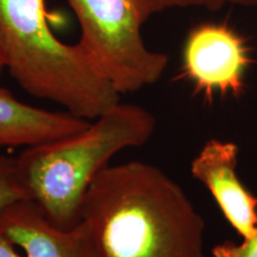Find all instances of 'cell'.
<instances>
[{
  "mask_svg": "<svg viewBox=\"0 0 257 257\" xmlns=\"http://www.w3.org/2000/svg\"><path fill=\"white\" fill-rule=\"evenodd\" d=\"M239 147L212 138L191 162L192 176L214 198L225 219L242 238L257 231V197L237 174Z\"/></svg>",
  "mask_w": 257,
  "mask_h": 257,
  "instance_id": "8992f818",
  "label": "cell"
},
{
  "mask_svg": "<svg viewBox=\"0 0 257 257\" xmlns=\"http://www.w3.org/2000/svg\"><path fill=\"white\" fill-rule=\"evenodd\" d=\"M0 257H25L22 250L0 230Z\"/></svg>",
  "mask_w": 257,
  "mask_h": 257,
  "instance_id": "7c38bea8",
  "label": "cell"
},
{
  "mask_svg": "<svg viewBox=\"0 0 257 257\" xmlns=\"http://www.w3.org/2000/svg\"><path fill=\"white\" fill-rule=\"evenodd\" d=\"M212 257H257V231L242 242L224 240L211 250Z\"/></svg>",
  "mask_w": 257,
  "mask_h": 257,
  "instance_id": "8fae6325",
  "label": "cell"
},
{
  "mask_svg": "<svg viewBox=\"0 0 257 257\" xmlns=\"http://www.w3.org/2000/svg\"><path fill=\"white\" fill-rule=\"evenodd\" d=\"M252 63L251 47L238 30L226 22H204L185 38L180 76L207 102L238 99Z\"/></svg>",
  "mask_w": 257,
  "mask_h": 257,
  "instance_id": "5b68a950",
  "label": "cell"
},
{
  "mask_svg": "<svg viewBox=\"0 0 257 257\" xmlns=\"http://www.w3.org/2000/svg\"><path fill=\"white\" fill-rule=\"evenodd\" d=\"M0 230L25 257H99L94 236L85 221L61 229L31 200L0 210Z\"/></svg>",
  "mask_w": 257,
  "mask_h": 257,
  "instance_id": "52a82bcc",
  "label": "cell"
},
{
  "mask_svg": "<svg viewBox=\"0 0 257 257\" xmlns=\"http://www.w3.org/2000/svg\"><path fill=\"white\" fill-rule=\"evenodd\" d=\"M5 69V67H4V63H3V61H2V57H0V75H2V73H3V70Z\"/></svg>",
  "mask_w": 257,
  "mask_h": 257,
  "instance_id": "4fadbf2b",
  "label": "cell"
},
{
  "mask_svg": "<svg viewBox=\"0 0 257 257\" xmlns=\"http://www.w3.org/2000/svg\"><path fill=\"white\" fill-rule=\"evenodd\" d=\"M80 28L78 44L87 62L119 94L137 92L162 78L165 53L147 47V19L138 0H66Z\"/></svg>",
  "mask_w": 257,
  "mask_h": 257,
  "instance_id": "277c9868",
  "label": "cell"
},
{
  "mask_svg": "<svg viewBox=\"0 0 257 257\" xmlns=\"http://www.w3.org/2000/svg\"><path fill=\"white\" fill-rule=\"evenodd\" d=\"M0 57L25 92L82 119H95L120 101L78 44L55 36L46 0H0Z\"/></svg>",
  "mask_w": 257,
  "mask_h": 257,
  "instance_id": "3957f363",
  "label": "cell"
},
{
  "mask_svg": "<svg viewBox=\"0 0 257 257\" xmlns=\"http://www.w3.org/2000/svg\"><path fill=\"white\" fill-rule=\"evenodd\" d=\"M89 124L69 112H53L18 100L0 86V148L32 147L76 134Z\"/></svg>",
  "mask_w": 257,
  "mask_h": 257,
  "instance_id": "ba28073f",
  "label": "cell"
},
{
  "mask_svg": "<svg viewBox=\"0 0 257 257\" xmlns=\"http://www.w3.org/2000/svg\"><path fill=\"white\" fill-rule=\"evenodd\" d=\"M22 200H30V197L19 173L17 156L0 153V210Z\"/></svg>",
  "mask_w": 257,
  "mask_h": 257,
  "instance_id": "9c48e42d",
  "label": "cell"
},
{
  "mask_svg": "<svg viewBox=\"0 0 257 257\" xmlns=\"http://www.w3.org/2000/svg\"><path fill=\"white\" fill-rule=\"evenodd\" d=\"M143 16L148 21L154 15L173 9L202 8L208 11H219L225 6L256 8L257 0H138Z\"/></svg>",
  "mask_w": 257,
  "mask_h": 257,
  "instance_id": "30bf717a",
  "label": "cell"
},
{
  "mask_svg": "<svg viewBox=\"0 0 257 257\" xmlns=\"http://www.w3.org/2000/svg\"><path fill=\"white\" fill-rule=\"evenodd\" d=\"M155 128L147 108L119 101L79 133L25 148L17 163L30 200L57 227L75 226L95 176L120 150L146 144Z\"/></svg>",
  "mask_w": 257,
  "mask_h": 257,
  "instance_id": "7a4b0ae2",
  "label": "cell"
},
{
  "mask_svg": "<svg viewBox=\"0 0 257 257\" xmlns=\"http://www.w3.org/2000/svg\"><path fill=\"white\" fill-rule=\"evenodd\" d=\"M99 257H205V223L184 189L142 161L108 165L86 192L81 219Z\"/></svg>",
  "mask_w": 257,
  "mask_h": 257,
  "instance_id": "6da1fadb",
  "label": "cell"
}]
</instances>
